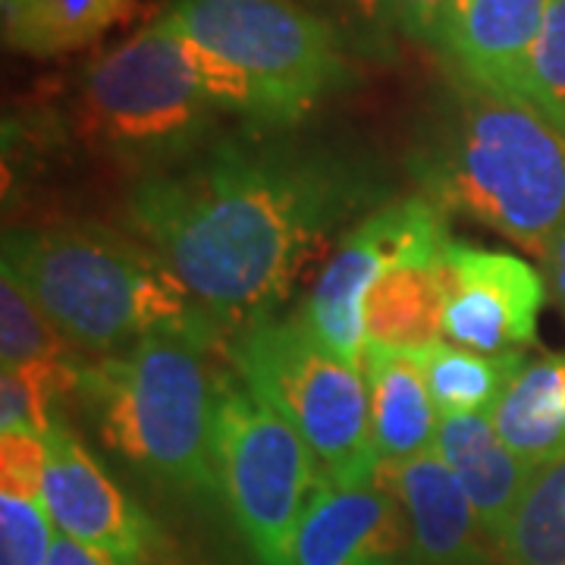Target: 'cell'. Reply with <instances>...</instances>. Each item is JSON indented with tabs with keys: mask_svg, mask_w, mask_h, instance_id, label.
<instances>
[{
	"mask_svg": "<svg viewBox=\"0 0 565 565\" xmlns=\"http://www.w3.org/2000/svg\"><path fill=\"white\" fill-rule=\"evenodd\" d=\"M158 17L192 41L243 126L289 129L349 79L337 29L296 0H170Z\"/></svg>",
	"mask_w": 565,
	"mask_h": 565,
	"instance_id": "cell-5",
	"label": "cell"
},
{
	"mask_svg": "<svg viewBox=\"0 0 565 565\" xmlns=\"http://www.w3.org/2000/svg\"><path fill=\"white\" fill-rule=\"evenodd\" d=\"M136 0H0L7 47L29 57H61L98 41Z\"/></svg>",
	"mask_w": 565,
	"mask_h": 565,
	"instance_id": "cell-19",
	"label": "cell"
},
{
	"mask_svg": "<svg viewBox=\"0 0 565 565\" xmlns=\"http://www.w3.org/2000/svg\"><path fill=\"white\" fill-rule=\"evenodd\" d=\"M546 7L550 0H456L440 51L462 79L525 102Z\"/></svg>",
	"mask_w": 565,
	"mask_h": 565,
	"instance_id": "cell-13",
	"label": "cell"
},
{
	"mask_svg": "<svg viewBox=\"0 0 565 565\" xmlns=\"http://www.w3.org/2000/svg\"><path fill=\"white\" fill-rule=\"evenodd\" d=\"M211 355L180 337H148L117 355L82 359L70 399L117 462L202 509L223 505L214 449L221 367Z\"/></svg>",
	"mask_w": 565,
	"mask_h": 565,
	"instance_id": "cell-4",
	"label": "cell"
},
{
	"mask_svg": "<svg viewBox=\"0 0 565 565\" xmlns=\"http://www.w3.org/2000/svg\"><path fill=\"white\" fill-rule=\"evenodd\" d=\"M364 377L371 393V444L377 465L396 468L434 452L440 415L415 355L367 349Z\"/></svg>",
	"mask_w": 565,
	"mask_h": 565,
	"instance_id": "cell-16",
	"label": "cell"
},
{
	"mask_svg": "<svg viewBox=\"0 0 565 565\" xmlns=\"http://www.w3.org/2000/svg\"><path fill=\"white\" fill-rule=\"evenodd\" d=\"M381 475L405 505L415 565H505L503 546L478 522L437 449L396 468H381Z\"/></svg>",
	"mask_w": 565,
	"mask_h": 565,
	"instance_id": "cell-14",
	"label": "cell"
},
{
	"mask_svg": "<svg viewBox=\"0 0 565 565\" xmlns=\"http://www.w3.org/2000/svg\"><path fill=\"white\" fill-rule=\"evenodd\" d=\"M82 352L57 330L7 267H0V371L79 362Z\"/></svg>",
	"mask_w": 565,
	"mask_h": 565,
	"instance_id": "cell-22",
	"label": "cell"
},
{
	"mask_svg": "<svg viewBox=\"0 0 565 565\" xmlns=\"http://www.w3.org/2000/svg\"><path fill=\"white\" fill-rule=\"evenodd\" d=\"M527 104L565 132V0H550L527 70Z\"/></svg>",
	"mask_w": 565,
	"mask_h": 565,
	"instance_id": "cell-24",
	"label": "cell"
},
{
	"mask_svg": "<svg viewBox=\"0 0 565 565\" xmlns=\"http://www.w3.org/2000/svg\"><path fill=\"white\" fill-rule=\"evenodd\" d=\"M440 255L405 258L374 282L364 302L367 349L418 355L444 340V277Z\"/></svg>",
	"mask_w": 565,
	"mask_h": 565,
	"instance_id": "cell-17",
	"label": "cell"
},
{
	"mask_svg": "<svg viewBox=\"0 0 565 565\" xmlns=\"http://www.w3.org/2000/svg\"><path fill=\"white\" fill-rule=\"evenodd\" d=\"M422 195L544 258L565 223V132L534 104L459 76L412 148Z\"/></svg>",
	"mask_w": 565,
	"mask_h": 565,
	"instance_id": "cell-2",
	"label": "cell"
},
{
	"mask_svg": "<svg viewBox=\"0 0 565 565\" xmlns=\"http://www.w3.org/2000/svg\"><path fill=\"white\" fill-rule=\"evenodd\" d=\"M490 422L531 468L559 459L565 452V352L522 364L493 405Z\"/></svg>",
	"mask_w": 565,
	"mask_h": 565,
	"instance_id": "cell-18",
	"label": "cell"
},
{
	"mask_svg": "<svg viewBox=\"0 0 565 565\" xmlns=\"http://www.w3.org/2000/svg\"><path fill=\"white\" fill-rule=\"evenodd\" d=\"M449 239V214L440 204L422 192L390 199L340 236L333 258L299 308L302 318L333 352L364 371V302L374 282L405 258L440 255Z\"/></svg>",
	"mask_w": 565,
	"mask_h": 565,
	"instance_id": "cell-9",
	"label": "cell"
},
{
	"mask_svg": "<svg viewBox=\"0 0 565 565\" xmlns=\"http://www.w3.org/2000/svg\"><path fill=\"white\" fill-rule=\"evenodd\" d=\"M0 267L88 359L117 355L148 337H180L226 355L233 337L136 236L66 223L7 230Z\"/></svg>",
	"mask_w": 565,
	"mask_h": 565,
	"instance_id": "cell-3",
	"label": "cell"
},
{
	"mask_svg": "<svg viewBox=\"0 0 565 565\" xmlns=\"http://www.w3.org/2000/svg\"><path fill=\"white\" fill-rule=\"evenodd\" d=\"M505 565H565V452L527 481L503 537Z\"/></svg>",
	"mask_w": 565,
	"mask_h": 565,
	"instance_id": "cell-21",
	"label": "cell"
},
{
	"mask_svg": "<svg viewBox=\"0 0 565 565\" xmlns=\"http://www.w3.org/2000/svg\"><path fill=\"white\" fill-rule=\"evenodd\" d=\"M44 444L41 493L57 534L132 565L161 556V531L151 515L114 481L66 418L54 422Z\"/></svg>",
	"mask_w": 565,
	"mask_h": 565,
	"instance_id": "cell-11",
	"label": "cell"
},
{
	"mask_svg": "<svg viewBox=\"0 0 565 565\" xmlns=\"http://www.w3.org/2000/svg\"><path fill=\"white\" fill-rule=\"evenodd\" d=\"M541 274H544L550 299L559 305L565 318V223L563 230L553 236V243L546 245L544 258H541Z\"/></svg>",
	"mask_w": 565,
	"mask_h": 565,
	"instance_id": "cell-26",
	"label": "cell"
},
{
	"mask_svg": "<svg viewBox=\"0 0 565 565\" xmlns=\"http://www.w3.org/2000/svg\"><path fill=\"white\" fill-rule=\"evenodd\" d=\"M437 415H490L505 386L527 362L525 352L487 355L465 345L440 340L415 355Z\"/></svg>",
	"mask_w": 565,
	"mask_h": 565,
	"instance_id": "cell-20",
	"label": "cell"
},
{
	"mask_svg": "<svg viewBox=\"0 0 565 565\" xmlns=\"http://www.w3.org/2000/svg\"><path fill=\"white\" fill-rule=\"evenodd\" d=\"M352 3L367 17H381V13L393 17V0H352Z\"/></svg>",
	"mask_w": 565,
	"mask_h": 565,
	"instance_id": "cell-28",
	"label": "cell"
},
{
	"mask_svg": "<svg viewBox=\"0 0 565 565\" xmlns=\"http://www.w3.org/2000/svg\"><path fill=\"white\" fill-rule=\"evenodd\" d=\"M286 565H415L403 500L377 471L352 487H323L305 509Z\"/></svg>",
	"mask_w": 565,
	"mask_h": 565,
	"instance_id": "cell-12",
	"label": "cell"
},
{
	"mask_svg": "<svg viewBox=\"0 0 565 565\" xmlns=\"http://www.w3.org/2000/svg\"><path fill=\"white\" fill-rule=\"evenodd\" d=\"M54 537L41 487L0 484V565H47Z\"/></svg>",
	"mask_w": 565,
	"mask_h": 565,
	"instance_id": "cell-23",
	"label": "cell"
},
{
	"mask_svg": "<svg viewBox=\"0 0 565 565\" xmlns=\"http://www.w3.org/2000/svg\"><path fill=\"white\" fill-rule=\"evenodd\" d=\"M226 362L299 430L330 484H364L381 471L371 444L367 377L323 343L302 311L264 315L233 330Z\"/></svg>",
	"mask_w": 565,
	"mask_h": 565,
	"instance_id": "cell-7",
	"label": "cell"
},
{
	"mask_svg": "<svg viewBox=\"0 0 565 565\" xmlns=\"http://www.w3.org/2000/svg\"><path fill=\"white\" fill-rule=\"evenodd\" d=\"M214 449L223 512L255 565H286L305 509L330 487L299 430L239 381L217 374Z\"/></svg>",
	"mask_w": 565,
	"mask_h": 565,
	"instance_id": "cell-8",
	"label": "cell"
},
{
	"mask_svg": "<svg viewBox=\"0 0 565 565\" xmlns=\"http://www.w3.org/2000/svg\"><path fill=\"white\" fill-rule=\"evenodd\" d=\"M47 565H132V563H122L117 556H107L102 550H95V546H85L79 541H70V537H63L57 534L54 537V546H51V559Z\"/></svg>",
	"mask_w": 565,
	"mask_h": 565,
	"instance_id": "cell-27",
	"label": "cell"
},
{
	"mask_svg": "<svg viewBox=\"0 0 565 565\" xmlns=\"http://www.w3.org/2000/svg\"><path fill=\"white\" fill-rule=\"evenodd\" d=\"M456 0H393V17L412 41H422L430 47H440L446 20L452 13Z\"/></svg>",
	"mask_w": 565,
	"mask_h": 565,
	"instance_id": "cell-25",
	"label": "cell"
},
{
	"mask_svg": "<svg viewBox=\"0 0 565 565\" xmlns=\"http://www.w3.org/2000/svg\"><path fill=\"white\" fill-rule=\"evenodd\" d=\"M230 117L202 54L161 17L102 54L79 82L85 139L136 177L192 158Z\"/></svg>",
	"mask_w": 565,
	"mask_h": 565,
	"instance_id": "cell-6",
	"label": "cell"
},
{
	"mask_svg": "<svg viewBox=\"0 0 565 565\" xmlns=\"http://www.w3.org/2000/svg\"><path fill=\"white\" fill-rule=\"evenodd\" d=\"M437 456L465 490L484 531L503 546L505 527L537 468L500 440L490 415H446L437 427Z\"/></svg>",
	"mask_w": 565,
	"mask_h": 565,
	"instance_id": "cell-15",
	"label": "cell"
},
{
	"mask_svg": "<svg viewBox=\"0 0 565 565\" xmlns=\"http://www.w3.org/2000/svg\"><path fill=\"white\" fill-rule=\"evenodd\" d=\"M444 340L487 355L525 352L537 340L544 274L512 252L449 239L440 258Z\"/></svg>",
	"mask_w": 565,
	"mask_h": 565,
	"instance_id": "cell-10",
	"label": "cell"
},
{
	"mask_svg": "<svg viewBox=\"0 0 565 565\" xmlns=\"http://www.w3.org/2000/svg\"><path fill=\"white\" fill-rule=\"evenodd\" d=\"M384 170L286 129L221 132L192 158L136 177L126 230L230 330L274 315L345 223L390 202Z\"/></svg>",
	"mask_w": 565,
	"mask_h": 565,
	"instance_id": "cell-1",
	"label": "cell"
}]
</instances>
